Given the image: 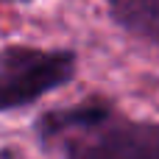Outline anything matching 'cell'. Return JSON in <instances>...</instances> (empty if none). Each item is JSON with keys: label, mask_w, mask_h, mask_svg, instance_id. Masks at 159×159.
Returning <instances> with one entry per match:
<instances>
[{"label": "cell", "mask_w": 159, "mask_h": 159, "mask_svg": "<svg viewBox=\"0 0 159 159\" xmlns=\"http://www.w3.org/2000/svg\"><path fill=\"white\" fill-rule=\"evenodd\" d=\"M75 75L73 50L6 48L0 56V112L39 101L45 92L64 87Z\"/></svg>", "instance_id": "1"}, {"label": "cell", "mask_w": 159, "mask_h": 159, "mask_svg": "<svg viewBox=\"0 0 159 159\" xmlns=\"http://www.w3.org/2000/svg\"><path fill=\"white\" fill-rule=\"evenodd\" d=\"M75 159H159V123H103L75 148Z\"/></svg>", "instance_id": "2"}, {"label": "cell", "mask_w": 159, "mask_h": 159, "mask_svg": "<svg viewBox=\"0 0 159 159\" xmlns=\"http://www.w3.org/2000/svg\"><path fill=\"white\" fill-rule=\"evenodd\" d=\"M106 6L123 31L159 45V0H106Z\"/></svg>", "instance_id": "3"}, {"label": "cell", "mask_w": 159, "mask_h": 159, "mask_svg": "<svg viewBox=\"0 0 159 159\" xmlns=\"http://www.w3.org/2000/svg\"><path fill=\"white\" fill-rule=\"evenodd\" d=\"M109 109L101 106V103H84V106H73V109H56V112H48L39 123H36V131L39 137H56V134H64L70 129H84V131H92L98 126H103L109 120Z\"/></svg>", "instance_id": "4"}, {"label": "cell", "mask_w": 159, "mask_h": 159, "mask_svg": "<svg viewBox=\"0 0 159 159\" xmlns=\"http://www.w3.org/2000/svg\"><path fill=\"white\" fill-rule=\"evenodd\" d=\"M14 3H28V0H14Z\"/></svg>", "instance_id": "5"}]
</instances>
